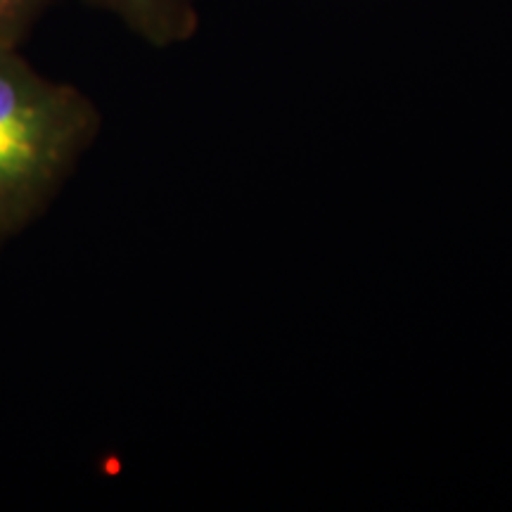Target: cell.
<instances>
[{
    "mask_svg": "<svg viewBox=\"0 0 512 512\" xmlns=\"http://www.w3.org/2000/svg\"><path fill=\"white\" fill-rule=\"evenodd\" d=\"M95 128V107L74 86L0 43V247L41 214Z\"/></svg>",
    "mask_w": 512,
    "mask_h": 512,
    "instance_id": "obj_1",
    "label": "cell"
},
{
    "mask_svg": "<svg viewBox=\"0 0 512 512\" xmlns=\"http://www.w3.org/2000/svg\"><path fill=\"white\" fill-rule=\"evenodd\" d=\"M50 0H0V43L19 46Z\"/></svg>",
    "mask_w": 512,
    "mask_h": 512,
    "instance_id": "obj_3",
    "label": "cell"
},
{
    "mask_svg": "<svg viewBox=\"0 0 512 512\" xmlns=\"http://www.w3.org/2000/svg\"><path fill=\"white\" fill-rule=\"evenodd\" d=\"M107 8L157 46L185 41L197 29L195 0H88Z\"/></svg>",
    "mask_w": 512,
    "mask_h": 512,
    "instance_id": "obj_2",
    "label": "cell"
}]
</instances>
